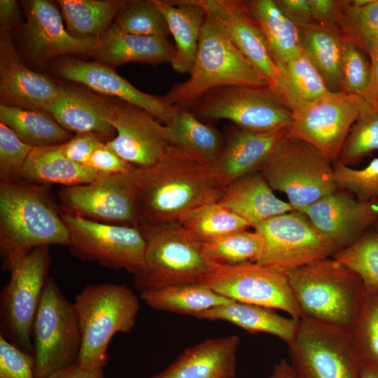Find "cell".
<instances>
[{
  "label": "cell",
  "mask_w": 378,
  "mask_h": 378,
  "mask_svg": "<svg viewBox=\"0 0 378 378\" xmlns=\"http://www.w3.org/2000/svg\"><path fill=\"white\" fill-rule=\"evenodd\" d=\"M49 247H38L14 262L8 270L10 279L0 295V335L29 354L34 352V318L48 279Z\"/></svg>",
  "instance_id": "cell-10"
},
{
  "label": "cell",
  "mask_w": 378,
  "mask_h": 378,
  "mask_svg": "<svg viewBox=\"0 0 378 378\" xmlns=\"http://www.w3.org/2000/svg\"><path fill=\"white\" fill-rule=\"evenodd\" d=\"M62 144L34 148L22 169L21 180L47 186H74L91 182L99 175L89 167L75 163L64 155Z\"/></svg>",
  "instance_id": "cell-29"
},
{
  "label": "cell",
  "mask_w": 378,
  "mask_h": 378,
  "mask_svg": "<svg viewBox=\"0 0 378 378\" xmlns=\"http://www.w3.org/2000/svg\"><path fill=\"white\" fill-rule=\"evenodd\" d=\"M0 122L33 148L62 144L73 136L50 115L40 110L1 103Z\"/></svg>",
  "instance_id": "cell-34"
},
{
  "label": "cell",
  "mask_w": 378,
  "mask_h": 378,
  "mask_svg": "<svg viewBox=\"0 0 378 378\" xmlns=\"http://www.w3.org/2000/svg\"><path fill=\"white\" fill-rule=\"evenodd\" d=\"M167 22L174 41L175 53L170 62L180 74L190 73L197 54L205 10L195 0H153Z\"/></svg>",
  "instance_id": "cell-28"
},
{
  "label": "cell",
  "mask_w": 378,
  "mask_h": 378,
  "mask_svg": "<svg viewBox=\"0 0 378 378\" xmlns=\"http://www.w3.org/2000/svg\"><path fill=\"white\" fill-rule=\"evenodd\" d=\"M337 27L359 50L372 55L378 50V0L342 1Z\"/></svg>",
  "instance_id": "cell-37"
},
{
  "label": "cell",
  "mask_w": 378,
  "mask_h": 378,
  "mask_svg": "<svg viewBox=\"0 0 378 378\" xmlns=\"http://www.w3.org/2000/svg\"><path fill=\"white\" fill-rule=\"evenodd\" d=\"M143 169L102 175L83 185L58 192L63 213L99 223L139 227V195Z\"/></svg>",
  "instance_id": "cell-9"
},
{
  "label": "cell",
  "mask_w": 378,
  "mask_h": 378,
  "mask_svg": "<svg viewBox=\"0 0 378 378\" xmlns=\"http://www.w3.org/2000/svg\"><path fill=\"white\" fill-rule=\"evenodd\" d=\"M125 0H59L67 31L79 38H99L127 4Z\"/></svg>",
  "instance_id": "cell-36"
},
{
  "label": "cell",
  "mask_w": 378,
  "mask_h": 378,
  "mask_svg": "<svg viewBox=\"0 0 378 378\" xmlns=\"http://www.w3.org/2000/svg\"><path fill=\"white\" fill-rule=\"evenodd\" d=\"M69 232L68 247L76 258L139 275L144 267L146 241L139 227L99 223L62 211Z\"/></svg>",
  "instance_id": "cell-13"
},
{
  "label": "cell",
  "mask_w": 378,
  "mask_h": 378,
  "mask_svg": "<svg viewBox=\"0 0 378 378\" xmlns=\"http://www.w3.org/2000/svg\"><path fill=\"white\" fill-rule=\"evenodd\" d=\"M206 257L220 265H236L257 262L262 239L255 230H239L202 243Z\"/></svg>",
  "instance_id": "cell-40"
},
{
  "label": "cell",
  "mask_w": 378,
  "mask_h": 378,
  "mask_svg": "<svg viewBox=\"0 0 378 378\" xmlns=\"http://www.w3.org/2000/svg\"><path fill=\"white\" fill-rule=\"evenodd\" d=\"M60 89L50 78L27 68L20 59L10 31L1 29L0 94L4 103L41 111Z\"/></svg>",
  "instance_id": "cell-22"
},
{
  "label": "cell",
  "mask_w": 378,
  "mask_h": 378,
  "mask_svg": "<svg viewBox=\"0 0 378 378\" xmlns=\"http://www.w3.org/2000/svg\"><path fill=\"white\" fill-rule=\"evenodd\" d=\"M195 317L227 321L251 333L275 335L287 344L293 338L300 320L284 317L270 308L237 301L215 307Z\"/></svg>",
  "instance_id": "cell-30"
},
{
  "label": "cell",
  "mask_w": 378,
  "mask_h": 378,
  "mask_svg": "<svg viewBox=\"0 0 378 378\" xmlns=\"http://www.w3.org/2000/svg\"><path fill=\"white\" fill-rule=\"evenodd\" d=\"M178 223L202 243L250 227L218 202L207 203L186 212Z\"/></svg>",
  "instance_id": "cell-38"
},
{
  "label": "cell",
  "mask_w": 378,
  "mask_h": 378,
  "mask_svg": "<svg viewBox=\"0 0 378 378\" xmlns=\"http://www.w3.org/2000/svg\"><path fill=\"white\" fill-rule=\"evenodd\" d=\"M25 4L23 43L33 61L43 63L57 57L94 55L98 38L71 34L64 29L62 13L54 3L31 0Z\"/></svg>",
  "instance_id": "cell-18"
},
{
  "label": "cell",
  "mask_w": 378,
  "mask_h": 378,
  "mask_svg": "<svg viewBox=\"0 0 378 378\" xmlns=\"http://www.w3.org/2000/svg\"><path fill=\"white\" fill-rule=\"evenodd\" d=\"M195 1L218 19L242 54L289 107V94L283 76L246 1Z\"/></svg>",
  "instance_id": "cell-17"
},
{
  "label": "cell",
  "mask_w": 378,
  "mask_h": 378,
  "mask_svg": "<svg viewBox=\"0 0 378 378\" xmlns=\"http://www.w3.org/2000/svg\"><path fill=\"white\" fill-rule=\"evenodd\" d=\"M331 163L312 144L286 134L258 172L272 190L284 192L293 209L301 212L339 189Z\"/></svg>",
  "instance_id": "cell-7"
},
{
  "label": "cell",
  "mask_w": 378,
  "mask_h": 378,
  "mask_svg": "<svg viewBox=\"0 0 378 378\" xmlns=\"http://www.w3.org/2000/svg\"><path fill=\"white\" fill-rule=\"evenodd\" d=\"M348 335L362 364L378 368V292L364 287L358 314Z\"/></svg>",
  "instance_id": "cell-41"
},
{
  "label": "cell",
  "mask_w": 378,
  "mask_h": 378,
  "mask_svg": "<svg viewBox=\"0 0 378 378\" xmlns=\"http://www.w3.org/2000/svg\"><path fill=\"white\" fill-rule=\"evenodd\" d=\"M174 45L164 36L126 33L113 23L98 38L96 62L111 67L130 62L157 65L171 62Z\"/></svg>",
  "instance_id": "cell-26"
},
{
  "label": "cell",
  "mask_w": 378,
  "mask_h": 378,
  "mask_svg": "<svg viewBox=\"0 0 378 378\" xmlns=\"http://www.w3.org/2000/svg\"><path fill=\"white\" fill-rule=\"evenodd\" d=\"M359 109L337 160L349 166L378 150V108L358 97Z\"/></svg>",
  "instance_id": "cell-42"
},
{
  "label": "cell",
  "mask_w": 378,
  "mask_h": 378,
  "mask_svg": "<svg viewBox=\"0 0 378 378\" xmlns=\"http://www.w3.org/2000/svg\"><path fill=\"white\" fill-rule=\"evenodd\" d=\"M255 230L262 239L256 262L286 274L337 252L307 216L295 210L267 219Z\"/></svg>",
  "instance_id": "cell-14"
},
{
  "label": "cell",
  "mask_w": 378,
  "mask_h": 378,
  "mask_svg": "<svg viewBox=\"0 0 378 378\" xmlns=\"http://www.w3.org/2000/svg\"><path fill=\"white\" fill-rule=\"evenodd\" d=\"M140 297L153 309L192 316L234 301L200 283L172 285L144 291L141 293Z\"/></svg>",
  "instance_id": "cell-35"
},
{
  "label": "cell",
  "mask_w": 378,
  "mask_h": 378,
  "mask_svg": "<svg viewBox=\"0 0 378 378\" xmlns=\"http://www.w3.org/2000/svg\"><path fill=\"white\" fill-rule=\"evenodd\" d=\"M376 202L378 204V198H377V200H376Z\"/></svg>",
  "instance_id": "cell-58"
},
{
  "label": "cell",
  "mask_w": 378,
  "mask_h": 378,
  "mask_svg": "<svg viewBox=\"0 0 378 378\" xmlns=\"http://www.w3.org/2000/svg\"><path fill=\"white\" fill-rule=\"evenodd\" d=\"M19 15V8L15 1H0L1 29L10 31L11 27L18 22Z\"/></svg>",
  "instance_id": "cell-54"
},
{
  "label": "cell",
  "mask_w": 378,
  "mask_h": 378,
  "mask_svg": "<svg viewBox=\"0 0 378 378\" xmlns=\"http://www.w3.org/2000/svg\"><path fill=\"white\" fill-rule=\"evenodd\" d=\"M47 378H104L103 369L86 370L74 363L57 370Z\"/></svg>",
  "instance_id": "cell-53"
},
{
  "label": "cell",
  "mask_w": 378,
  "mask_h": 378,
  "mask_svg": "<svg viewBox=\"0 0 378 378\" xmlns=\"http://www.w3.org/2000/svg\"><path fill=\"white\" fill-rule=\"evenodd\" d=\"M333 174L338 188H342L359 200L375 202L378 198V158L361 169H356L337 160Z\"/></svg>",
  "instance_id": "cell-46"
},
{
  "label": "cell",
  "mask_w": 378,
  "mask_h": 378,
  "mask_svg": "<svg viewBox=\"0 0 378 378\" xmlns=\"http://www.w3.org/2000/svg\"><path fill=\"white\" fill-rule=\"evenodd\" d=\"M301 318L349 332L358 314L364 286L335 258L286 273Z\"/></svg>",
  "instance_id": "cell-4"
},
{
  "label": "cell",
  "mask_w": 378,
  "mask_h": 378,
  "mask_svg": "<svg viewBox=\"0 0 378 378\" xmlns=\"http://www.w3.org/2000/svg\"><path fill=\"white\" fill-rule=\"evenodd\" d=\"M286 134L287 129L263 132L234 129L214 164L224 188L241 177L258 172Z\"/></svg>",
  "instance_id": "cell-24"
},
{
  "label": "cell",
  "mask_w": 378,
  "mask_h": 378,
  "mask_svg": "<svg viewBox=\"0 0 378 378\" xmlns=\"http://www.w3.org/2000/svg\"><path fill=\"white\" fill-rule=\"evenodd\" d=\"M33 148L0 122V182L21 180L24 165Z\"/></svg>",
  "instance_id": "cell-47"
},
{
  "label": "cell",
  "mask_w": 378,
  "mask_h": 378,
  "mask_svg": "<svg viewBox=\"0 0 378 378\" xmlns=\"http://www.w3.org/2000/svg\"><path fill=\"white\" fill-rule=\"evenodd\" d=\"M332 258L346 267L365 288L378 292V232L368 231Z\"/></svg>",
  "instance_id": "cell-43"
},
{
  "label": "cell",
  "mask_w": 378,
  "mask_h": 378,
  "mask_svg": "<svg viewBox=\"0 0 378 378\" xmlns=\"http://www.w3.org/2000/svg\"><path fill=\"white\" fill-rule=\"evenodd\" d=\"M304 52L331 92L342 91V60L344 37L337 27L310 24L300 26Z\"/></svg>",
  "instance_id": "cell-31"
},
{
  "label": "cell",
  "mask_w": 378,
  "mask_h": 378,
  "mask_svg": "<svg viewBox=\"0 0 378 378\" xmlns=\"http://www.w3.org/2000/svg\"><path fill=\"white\" fill-rule=\"evenodd\" d=\"M102 143L104 142L99 136L87 132L76 134L61 146L66 158L75 163L88 167L92 154Z\"/></svg>",
  "instance_id": "cell-49"
},
{
  "label": "cell",
  "mask_w": 378,
  "mask_h": 378,
  "mask_svg": "<svg viewBox=\"0 0 378 378\" xmlns=\"http://www.w3.org/2000/svg\"><path fill=\"white\" fill-rule=\"evenodd\" d=\"M200 284L232 300L281 309L295 319L301 318L287 274L258 262L213 263Z\"/></svg>",
  "instance_id": "cell-15"
},
{
  "label": "cell",
  "mask_w": 378,
  "mask_h": 378,
  "mask_svg": "<svg viewBox=\"0 0 378 378\" xmlns=\"http://www.w3.org/2000/svg\"><path fill=\"white\" fill-rule=\"evenodd\" d=\"M189 78L174 85L165 98L188 108L207 92L225 86H269L214 15L206 13Z\"/></svg>",
  "instance_id": "cell-3"
},
{
  "label": "cell",
  "mask_w": 378,
  "mask_h": 378,
  "mask_svg": "<svg viewBox=\"0 0 378 378\" xmlns=\"http://www.w3.org/2000/svg\"><path fill=\"white\" fill-rule=\"evenodd\" d=\"M255 228L276 216L294 211L278 198L259 172L241 177L225 186L218 201Z\"/></svg>",
  "instance_id": "cell-27"
},
{
  "label": "cell",
  "mask_w": 378,
  "mask_h": 378,
  "mask_svg": "<svg viewBox=\"0 0 378 378\" xmlns=\"http://www.w3.org/2000/svg\"><path fill=\"white\" fill-rule=\"evenodd\" d=\"M146 241L144 267L134 276L141 293L168 286L196 284L211 269L202 242L179 223L139 226Z\"/></svg>",
  "instance_id": "cell-6"
},
{
  "label": "cell",
  "mask_w": 378,
  "mask_h": 378,
  "mask_svg": "<svg viewBox=\"0 0 378 378\" xmlns=\"http://www.w3.org/2000/svg\"><path fill=\"white\" fill-rule=\"evenodd\" d=\"M223 189L214 164L170 144L155 164L143 169L139 225L178 223L186 212L218 202Z\"/></svg>",
  "instance_id": "cell-1"
},
{
  "label": "cell",
  "mask_w": 378,
  "mask_h": 378,
  "mask_svg": "<svg viewBox=\"0 0 378 378\" xmlns=\"http://www.w3.org/2000/svg\"><path fill=\"white\" fill-rule=\"evenodd\" d=\"M282 12L298 27L314 24L309 0H274Z\"/></svg>",
  "instance_id": "cell-52"
},
{
  "label": "cell",
  "mask_w": 378,
  "mask_h": 378,
  "mask_svg": "<svg viewBox=\"0 0 378 378\" xmlns=\"http://www.w3.org/2000/svg\"><path fill=\"white\" fill-rule=\"evenodd\" d=\"M55 70L66 80L139 108L164 125L169 124L176 112L177 107L165 97L152 95L138 90L112 67L99 62L64 57L56 62Z\"/></svg>",
  "instance_id": "cell-19"
},
{
  "label": "cell",
  "mask_w": 378,
  "mask_h": 378,
  "mask_svg": "<svg viewBox=\"0 0 378 378\" xmlns=\"http://www.w3.org/2000/svg\"><path fill=\"white\" fill-rule=\"evenodd\" d=\"M35 359L0 335V378H35Z\"/></svg>",
  "instance_id": "cell-48"
},
{
  "label": "cell",
  "mask_w": 378,
  "mask_h": 378,
  "mask_svg": "<svg viewBox=\"0 0 378 378\" xmlns=\"http://www.w3.org/2000/svg\"><path fill=\"white\" fill-rule=\"evenodd\" d=\"M342 91L363 97L377 108L372 92L370 62L360 50L345 38L342 60Z\"/></svg>",
  "instance_id": "cell-45"
},
{
  "label": "cell",
  "mask_w": 378,
  "mask_h": 378,
  "mask_svg": "<svg viewBox=\"0 0 378 378\" xmlns=\"http://www.w3.org/2000/svg\"><path fill=\"white\" fill-rule=\"evenodd\" d=\"M269 378H296L290 364L281 360L274 365Z\"/></svg>",
  "instance_id": "cell-56"
},
{
  "label": "cell",
  "mask_w": 378,
  "mask_h": 378,
  "mask_svg": "<svg viewBox=\"0 0 378 378\" xmlns=\"http://www.w3.org/2000/svg\"><path fill=\"white\" fill-rule=\"evenodd\" d=\"M239 342L234 335L203 341L151 378H234Z\"/></svg>",
  "instance_id": "cell-25"
},
{
  "label": "cell",
  "mask_w": 378,
  "mask_h": 378,
  "mask_svg": "<svg viewBox=\"0 0 378 378\" xmlns=\"http://www.w3.org/2000/svg\"><path fill=\"white\" fill-rule=\"evenodd\" d=\"M113 24L129 34L167 37V22L153 0L128 1Z\"/></svg>",
  "instance_id": "cell-44"
},
{
  "label": "cell",
  "mask_w": 378,
  "mask_h": 378,
  "mask_svg": "<svg viewBox=\"0 0 378 378\" xmlns=\"http://www.w3.org/2000/svg\"><path fill=\"white\" fill-rule=\"evenodd\" d=\"M338 251L361 237L378 220V204L337 190L301 211Z\"/></svg>",
  "instance_id": "cell-20"
},
{
  "label": "cell",
  "mask_w": 378,
  "mask_h": 378,
  "mask_svg": "<svg viewBox=\"0 0 378 378\" xmlns=\"http://www.w3.org/2000/svg\"><path fill=\"white\" fill-rule=\"evenodd\" d=\"M62 211L47 186L20 180L0 182L2 270L41 246H68Z\"/></svg>",
  "instance_id": "cell-2"
},
{
  "label": "cell",
  "mask_w": 378,
  "mask_h": 378,
  "mask_svg": "<svg viewBox=\"0 0 378 378\" xmlns=\"http://www.w3.org/2000/svg\"><path fill=\"white\" fill-rule=\"evenodd\" d=\"M189 107L197 117L227 120L239 128L252 131L288 129L293 121L291 109L269 86L216 88Z\"/></svg>",
  "instance_id": "cell-11"
},
{
  "label": "cell",
  "mask_w": 378,
  "mask_h": 378,
  "mask_svg": "<svg viewBox=\"0 0 378 378\" xmlns=\"http://www.w3.org/2000/svg\"><path fill=\"white\" fill-rule=\"evenodd\" d=\"M32 337L35 378H47L76 363L81 335L74 302L48 277L34 318Z\"/></svg>",
  "instance_id": "cell-8"
},
{
  "label": "cell",
  "mask_w": 378,
  "mask_h": 378,
  "mask_svg": "<svg viewBox=\"0 0 378 378\" xmlns=\"http://www.w3.org/2000/svg\"><path fill=\"white\" fill-rule=\"evenodd\" d=\"M359 378H378V368L361 363Z\"/></svg>",
  "instance_id": "cell-57"
},
{
  "label": "cell",
  "mask_w": 378,
  "mask_h": 378,
  "mask_svg": "<svg viewBox=\"0 0 378 378\" xmlns=\"http://www.w3.org/2000/svg\"><path fill=\"white\" fill-rule=\"evenodd\" d=\"M246 3L276 66L302 52L298 26L282 12L274 0H251Z\"/></svg>",
  "instance_id": "cell-32"
},
{
  "label": "cell",
  "mask_w": 378,
  "mask_h": 378,
  "mask_svg": "<svg viewBox=\"0 0 378 378\" xmlns=\"http://www.w3.org/2000/svg\"><path fill=\"white\" fill-rule=\"evenodd\" d=\"M115 136L106 144L132 165L146 169L164 154L170 143L166 125L133 105L118 104Z\"/></svg>",
  "instance_id": "cell-21"
},
{
  "label": "cell",
  "mask_w": 378,
  "mask_h": 378,
  "mask_svg": "<svg viewBox=\"0 0 378 378\" xmlns=\"http://www.w3.org/2000/svg\"><path fill=\"white\" fill-rule=\"evenodd\" d=\"M358 109V96L329 91L292 111L287 135L308 142L335 162L357 119Z\"/></svg>",
  "instance_id": "cell-16"
},
{
  "label": "cell",
  "mask_w": 378,
  "mask_h": 378,
  "mask_svg": "<svg viewBox=\"0 0 378 378\" xmlns=\"http://www.w3.org/2000/svg\"><path fill=\"white\" fill-rule=\"evenodd\" d=\"M288 346L296 378H359L361 363L347 332L300 318Z\"/></svg>",
  "instance_id": "cell-12"
},
{
  "label": "cell",
  "mask_w": 378,
  "mask_h": 378,
  "mask_svg": "<svg viewBox=\"0 0 378 378\" xmlns=\"http://www.w3.org/2000/svg\"><path fill=\"white\" fill-rule=\"evenodd\" d=\"M314 24L337 27L342 1L309 0Z\"/></svg>",
  "instance_id": "cell-51"
},
{
  "label": "cell",
  "mask_w": 378,
  "mask_h": 378,
  "mask_svg": "<svg viewBox=\"0 0 378 378\" xmlns=\"http://www.w3.org/2000/svg\"><path fill=\"white\" fill-rule=\"evenodd\" d=\"M176 107L174 117L167 125L169 143L214 164L225 143L220 133L200 121L188 108Z\"/></svg>",
  "instance_id": "cell-33"
},
{
  "label": "cell",
  "mask_w": 378,
  "mask_h": 378,
  "mask_svg": "<svg viewBox=\"0 0 378 378\" xmlns=\"http://www.w3.org/2000/svg\"><path fill=\"white\" fill-rule=\"evenodd\" d=\"M117 105L81 90L61 86L57 97L41 111L70 132L93 133L106 142L115 135L113 121Z\"/></svg>",
  "instance_id": "cell-23"
},
{
  "label": "cell",
  "mask_w": 378,
  "mask_h": 378,
  "mask_svg": "<svg viewBox=\"0 0 378 378\" xmlns=\"http://www.w3.org/2000/svg\"><path fill=\"white\" fill-rule=\"evenodd\" d=\"M277 67L288 90V106L292 111L330 91L323 78L304 51Z\"/></svg>",
  "instance_id": "cell-39"
},
{
  "label": "cell",
  "mask_w": 378,
  "mask_h": 378,
  "mask_svg": "<svg viewBox=\"0 0 378 378\" xmlns=\"http://www.w3.org/2000/svg\"><path fill=\"white\" fill-rule=\"evenodd\" d=\"M74 305L81 335L76 363L86 370L104 369L112 337L130 331L136 323L139 298L126 286L102 283L86 286L76 296Z\"/></svg>",
  "instance_id": "cell-5"
},
{
  "label": "cell",
  "mask_w": 378,
  "mask_h": 378,
  "mask_svg": "<svg viewBox=\"0 0 378 378\" xmlns=\"http://www.w3.org/2000/svg\"><path fill=\"white\" fill-rule=\"evenodd\" d=\"M372 71V92L378 108V50L370 56Z\"/></svg>",
  "instance_id": "cell-55"
},
{
  "label": "cell",
  "mask_w": 378,
  "mask_h": 378,
  "mask_svg": "<svg viewBox=\"0 0 378 378\" xmlns=\"http://www.w3.org/2000/svg\"><path fill=\"white\" fill-rule=\"evenodd\" d=\"M88 167L102 175L125 173L136 167L119 157L107 146L106 142L99 145L93 152Z\"/></svg>",
  "instance_id": "cell-50"
}]
</instances>
